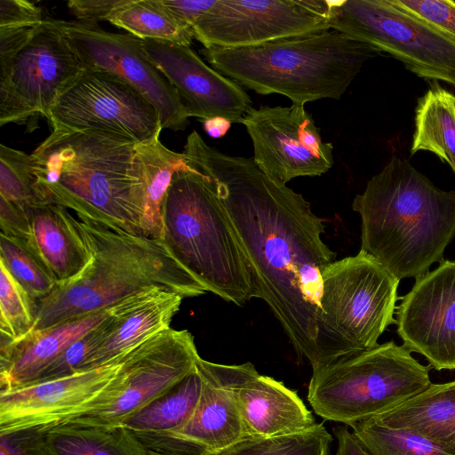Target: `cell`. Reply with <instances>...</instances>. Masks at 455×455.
Returning <instances> with one entry per match:
<instances>
[{"label":"cell","mask_w":455,"mask_h":455,"mask_svg":"<svg viewBox=\"0 0 455 455\" xmlns=\"http://www.w3.org/2000/svg\"><path fill=\"white\" fill-rule=\"evenodd\" d=\"M183 153L213 183L250 264L254 298L268 305L298 355L313 367L322 272L336 257L321 238L323 220L252 158L222 153L196 131Z\"/></svg>","instance_id":"obj_1"},{"label":"cell","mask_w":455,"mask_h":455,"mask_svg":"<svg viewBox=\"0 0 455 455\" xmlns=\"http://www.w3.org/2000/svg\"><path fill=\"white\" fill-rule=\"evenodd\" d=\"M31 155L49 204L143 235L147 182L136 142L101 131H52Z\"/></svg>","instance_id":"obj_2"},{"label":"cell","mask_w":455,"mask_h":455,"mask_svg":"<svg viewBox=\"0 0 455 455\" xmlns=\"http://www.w3.org/2000/svg\"><path fill=\"white\" fill-rule=\"evenodd\" d=\"M352 208L361 218V250L399 281L443 260L455 237V189L443 190L405 158L392 156Z\"/></svg>","instance_id":"obj_3"},{"label":"cell","mask_w":455,"mask_h":455,"mask_svg":"<svg viewBox=\"0 0 455 455\" xmlns=\"http://www.w3.org/2000/svg\"><path fill=\"white\" fill-rule=\"evenodd\" d=\"M75 222L91 259L76 277L57 283L34 305L31 331L114 307L152 290L184 298L207 292L167 251L160 239L85 222Z\"/></svg>","instance_id":"obj_4"},{"label":"cell","mask_w":455,"mask_h":455,"mask_svg":"<svg viewBox=\"0 0 455 455\" xmlns=\"http://www.w3.org/2000/svg\"><path fill=\"white\" fill-rule=\"evenodd\" d=\"M201 53L219 73L257 93H278L292 104L339 100L363 64L382 53L335 30Z\"/></svg>","instance_id":"obj_5"},{"label":"cell","mask_w":455,"mask_h":455,"mask_svg":"<svg viewBox=\"0 0 455 455\" xmlns=\"http://www.w3.org/2000/svg\"><path fill=\"white\" fill-rule=\"evenodd\" d=\"M160 240L204 288L228 302L254 298L245 252L210 178L176 172L161 207Z\"/></svg>","instance_id":"obj_6"},{"label":"cell","mask_w":455,"mask_h":455,"mask_svg":"<svg viewBox=\"0 0 455 455\" xmlns=\"http://www.w3.org/2000/svg\"><path fill=\"white\" fill-rule=\"evenodd\" d=\"M430 369L390 340L313 371L307 397L323 419L351 427L426 390Z\"/></svg>","instance_id":"obj_7"},{"label":"cell","mask_w":455,"mask_h":455,"mask_svg":"<svg viewBox=\"0 0 455 455\" xmlns=\"http://www.w3.org/2000/svg\"><path fill=\"white\" fill-rule=\"evenodd\" d=\"M322 281L313 371L379 345L380 335L395 322L400 282L362 251L326 266Z\"/></svg>","instance_id":"obj_8"},{"label":"cell","mask_w":455,"mask_h":455,"mask_svg":"<svg viewBox=\"0 0 455 455\" xmlns=\"http://www.w3.org/2000/svg\"><path fill=\"white\" fill-rule=\"evenodd\" d=\"M330 28L391 55L419 78L455 86V41L393 0H331Z\"/></svg>","instance_id":"obj_9"},{"label":"cell","mask_w":455,"mask_h":455,"mask_svg":"<svg viewBox=\"0 0 455 455\" xmlns=\"http://www.w3.org/2000/svg\"><path fill=\"white\" fill-rule=\"evenodd\" d=\"M199 357L193 335L169 327L125 355L115 378L90 409L62 424L123 426L189 375Z\"/></svg>","instance_id":"obj_10"},{"label":"cell","mask_w":455,"mask_h":455,"mask_svg":"<svg viewBox=\"0 0 455 455\" xmlns=\"http://www.w3.org/2000/svg\"><path fill=\"white\" fill-rule=\"evenodd\" d=\"M331 0H216L190 22L204 48H241L330 29Z\"/></svg>","instance_id":"obj_11"},{"label":"cell","mask_w":455,"mask_h":455,"mask_svg":"<svg viewBox=\"0 0 455 455\" xmlns=\"http://www.w3.org/2000/svg\"><path fill=\"white\" fill-rule=\"evenodd\" d=\"M52 131H101L137 144L160 135L159 114L132 85L101 70L84 69L50 109Z\"/></svg>","instance_id":"obj_12"},{"label":"cell","mask_w":455,"mask_h":455,"mask_svg":"<svg viewBox=\"0 0 455 455\" xmlns=\"http://www.w3.org/2000/svg\"><path fill=\"white\" fill-rule=\"evenodd\" d=\"M84 67L54 20H44L0 80V126L48 117L58 97Z\"/></svg>","instance_id":"obj_13"},{"label":"cell","mask_w":455,"mask_h":455,"mask_svg":"<svg viewBox=\"0 0 455 455\" xmlns=\"http://www.w3.org/2000/svg\"><path fill=\"white\" fill-rule=\"evenodd\" d=\"M54 20L84 68L110 73L132 85L156 108L163 129L187 127L189 117L176 90L149 60L141 39L96 24Z\"/></svg>","instance_id":"obj_14"},{"label":"cell","mask_w":455,"mask_h":455,"mask_svg":"<svg viewBox=\"0 0 455 455\" xmlns=\"http://www.w3.org/2000/svg\"><path fill=\"white\" fill-rule=\"evenodd\" d=\"M242 124L252 142L253 161L277 183L320 176L333 165V146L322 140L304 105L251 108Z\"/></svg>","instance_id":"obj_15"},{"label":"cell","mask_w":455,"mask_h":455,"mask_svg":"<svg viewBox=\"0 0 455 455\" xmlns=\"http://www.w3.org/2000/svg\"><path fill=\"white\" fill-rule=\"evenodd\" d=\"M397 334L435 370L455 369V260L415 279L396 308Z\"/></svg>","instance_id":"obj_16"},{"label":"cell","mask_w":455,"mask_h":455,"mask_svg":"<svg viewBox=\"0 0 455 455\" xmlns=\"http://www.w3.org/2000/svg\"><path fill=\"white\" fill-rule=\"evenodd\" d=\"M124 357L69 376L0 390V435L47 430L87 411L115 378Z\"/></svg>","instance_id":"obj_17"},{"label":"cell","mask_w":455,"mask_h":455,"mask_svg":"<svg viewBox=\"0 0 455 455\" xmlns=\"http://www.w3.org/2000/svg\"><path fill=\"white\" fill-rule=\"evenodd\" d=\"M149 60L176 90L188 117L214 116L242 124L251 100L234 80L206 65L190 46L142 40Z\"/></svg>","instance_id":"obj_18"},{"label":"cell","mask_w":455,"mask_h":455,"mask_svg":"<svg viewBox=\"0 0 455 455\" xmlns=\"http://www.w3.org/2000/svg\"><path fill=\"white\" fill-rule=\"evenodd\" d=\"M196 369L202 378V390L192 417L176 432L140 441L148 451L169 455H214L247 437L224 364L199 357Z\"/></svg>","instance_id":"obj_19"},{"label":"cell","mask_w":455,"mask_h":455,"mask_svg":"<svg viewBox=\"0 0 455 455\" xmlns=\"http://www.w3.org/2000/svg\"><path fill=\"white\" fill-rule=\"evenodd\" d=\"M247 437H269L304 431L316 422L298 394L252 363L224 364Z\"/></svg>","instance_id":"obj_20"},{"label":"cell","mask_w":455,"mask_h":455,"mask_svg":"<svg viewBox=\"0 0 455 455\" xmlns=\"http://www.w3.org/2000/svg\"><path fill=\"white\" fill-rule=\"evenodd\" d=\"M117 305L30 331L16 341L1 344L0 390L13 389L34 382L71 343L110 316Z\"/></svg>","instance_id":"obj_21"},{"label":"cell","mask_w":455,"mask_h":455,"mask_svg":"<svg viewBox=\"0 0 455 455\" xmlns=\"http://www.w3.org/2000/svg\"><path fill=\"white\" fill-rule=\"evenodd\" d=\"M30 222L28 245L61 283L76 277L91 256L67 208L54 204L25 206Z\"/></svg>","instance_id":"obj_22"},{"label":"cell","mask_w":455,"mask_h":455,"mask_svg":"<svg viewBox=\"0 0 455 455\" xmlns=\"http://www.w3.org/2000/svg\"><path fill=\"white\" fill-rule=\"evenodd\" d=\"M182 299L176 293L160 289L125 299L112 332L90 359L84 371L124 357L154 335L169 328Z\"/></svg>","instance_id":"obj_23"},{"label":"cell","mask_w":455,"mask_h":455,"mask_svg":"<svg viewBox=\"0 0 455 455\" xmlns=\"http://www.w3.org/2000/svg\"><path fill=\"white\" fill-rule=\"evenodd\" d=\"M373 418L387 427L421 435L455 455V380L431 383L420 394Z\"/></svg>","instance_id":"obj_24"},{"label":"cell","mask_w":455,"mask_h":455,"mask_svg":"<svg viewBox=\"0 0 455 455\" xmlns=\"http://www.w3.org/2000/svg\"><path fill=\"white\" fill-rule=\"evenodd\" d=\"M435 154L455 173V95L437 81L417 100L411 155Z\"/></svg>","instance_id":"obj_25"},{"label":"cell","mask_w":455,"mask_h":455,"mask_svg":"<svg viewBox=\"0 0 455 455\" xmlns=\"http://www.w3.org/2000/svg\"><path fill=\"white\" fill-rule=\"evenodd\" d=\"M202 390V378L196 369L166 394L128 418L123 424L140 440L172 434L192 417Z\"/></svg>","instance_id":"obj_26"},{"label":"cell","mask_w":455,"mask_h":455,"mask_svg":"<svg viewBox=\"0 0 455 455\" xmlns=\"http://www.w3.org/2000/svg\"><path fill=\"white\" fill-rule=\"evenodd\" d=\"M52 455H148L124 426L105 427L60 424L45 430Z\"/></svg>","instance_id":"obj_27"},{"label":"cell","mask_w":455,"mask_h":455,"mask_svg":"<svg viewBox=\"0 0 455 455\" xmlns=\"http://www.w3.org/2000/svg\"><path fill=\"white\" fill-rule=\"evenodd\" d=\"M137 149L144 166L147 182L143 235L160 239L162 203L174 174L183 170H198L189 163L183 152L177 153L164 146L159 135L137 144Z\"/></svg>","instance_id":"obj_28"},{"label":"cell","mask_w":455,"mask_h":455,"mask_svg":"<svg viewBox=\"0 0 455 455\" xmlns=\"http://www.w3.org/2000/svg\"><path fill=\"white\" fill-rule=\"evenodd\" d=\"M108 22L141 40H157L190 46L195 34L185 20L162 0H129L114 12Z\"/></svg>","instance_id":"obj_29"},{"label":"cell","mask_w":455,"mask_h":455,"mask_svg":"<svg viewBox=\"0 0 455 455\" xmlns=\"http://www.w3.org/2000/svg\"><path fill=\"white\" fill-rule=\"evenodd\" d=\"M331 435L322 423L300 432L269 437H245L214 455H329Z\"/></svg>","instance_id":"obj_30"},{"label":"cell","mask_w":455,"mask_h":455,"mask_svg":"<svg viewBox=\"0 0 455 455\" xmlns=\"http://www.w3.org/2000/svg\"><path fill=\"white\" fill-rule=\"evenodd\" d=\"M352 433L371 455H451L413 431L391 427L373 417L351 426Z\"/></svg>","instance_id":"obj_31"},{"label":"cell","mask_w":455,"mask_h":455,"mask_svg":"<svg viewBox=\"0 0 455 455\" xmlns=\"http://www.w3.org/2000/svg\"><path fill=\"white\" fill-rule=\"evenodd\" d=\"M0 262L35 303L47 297L57 282L24 241L0 235Z\"/></svg>","instance_id":"obj_32"},{"label":"cell","mask_w":455,"mask_h":455,"mask_svg":"<svg viewBox=\"0 0 455 455\" xmlns=\"http://www.w3.org/2000/svg\"><path fill=\"white\" fill-rule=\"evenodd\" d=\"M0 196L23 207L49 204L32 155L1 144Z\"/></svg>","instance_id":"obj_33"},{"label":"cell","mask_w":455,"mask_h":455,"mask_svg":"<svg viewBox=\"0 0 455 455\" xmlns=\"http://www.w3.org/2000/svg\"><path fill=\"white\" fill-rule=\"evenodd\" d=\"M34 302L0 262L1 344L16 341L33 329Z\"/></svg>","instance_id":"obj_34"},{"label":"cell","mask_w":455,"mask_h":455,"mask_svg":"<svg viewBox=\"0 0 455 455\" xmlns=\"http://www.w3.org/2000/svg\"><path fill=\"white\" fill-rule=\"evenodd\" d=\"M124 301L118 303L116 311L100 325L63 350L32 383L59 379L84 371L90 359L112 332Z\"/></svg>","instance_id":"obj_35"},{"label":"cell","mask_w":455,"mask_h":455,"mask_svg":"<svg viewBox=\"0 0 455 455\" xmlns=\"http://www.w3.org/2000/svg\"><path fill=\"white\" fill-rule=\"evenodd\" d=\"M403 10L427 21L455 41V2L451 0H393Z\"/></svg>","instance_id":"obj_36"},{"label":"cell","mask_w":455,"mask_h":455,"mask_svg":"<svg viewBox=\"0 0 455 455\" xmlns=\"http://www.w3.org/2000/svg\"><path fill=\"white\" fill-rule=\"evenodd\" d=\"M0 455H52L45 430L33 427L0 435Z\"/></svg>","instance_id":"obj_37"},{"label":"cell","mask_w":455,"mask_h":455,"mask_svg":"<svg viewBox=\"0 0 455 455\" xmlns=\"http://www.w3.org/2000/svg\"><path fill=\"white\" fill-rule=\"evenodd\" d=\"M43 19L42 10L25 0L0 1V29L35 28Z\"/></svg>","instance_id":"obj_38"},{"label":"cell","mask_w":455,"mask_h":455,"mask_svg":"<svg viewBox=\"0 0 455 455\" xmlns=\"http://www.w3.org/2000/svg\"><path fill=\"white\" fill-rule=\"evenodd\" d=\"M129 0H70L68 8L79 22L96 24L107 20Z\"/></svg>","instance_id":"obj_39"},{"label":"cell","mask_w":455,"mask_h":455,"mask_svg":"<svg viewBox=\"0 0 455 455\" xmlns=\"http://www.w3.org/2000/svg\"><path fill=\"white\" fill-rule=\"evenodd\" d=\"M0 230L28 243L31 232L26 207L0 196Z\"/></svg>","instance_id":"obj_40"},{"label":"cell","mask_w":455,"mask_h":455,"mask_svg":"<svg viewBox=\"0 0 455 455\" xmlns=\"http://www.w3.org/2000/svg\"><path fill=\"white\" fill-rule=\"evenodd\" d=\"M35 28L0 29V80L9 73L15 57L27 44Z\"/></svg>","instance_id":"obj_41"},{"label":"cell","mask_w":455,"mask_h":455,"mask_svg":"<svg viewBox=\"0 0 455 455\" xmlns=\"http://www.w3.org/2000/svg\"><path fill=\"white\" fill-rule=\"evenodd\" d=\"M338 445L334 455H371L347 427L333 429Z\"/></svg>","instance_id":"obj_42"},{"label":"cell","mask_w":455,"mask_h":455,"mask_svg":"<svg viewBox=\"0 0 455 455\" xmlns=\"http://www.w3.org/2000/svg\"><path fill=\"white\" fill-rule=\"evenodd\" d=\"M232 123L220 116H214L203 121L205 132L212 138H221L230 129Z\"/></svg>","instance_id":"obj_43"},{"label":"cell","mask_w":455,"mask_h":455,"mask_svg":"<svg viewBox=\"0 0 455 455\" xmlns=\"http://www.w3.org/2000/svg\"><path fill=\"white\" fill-rule=\"evenodd\" d=\"M148 455H169V454H164V453L148 451Z\"/></svg>","instance_id":"obj_44"}]
</instances>
